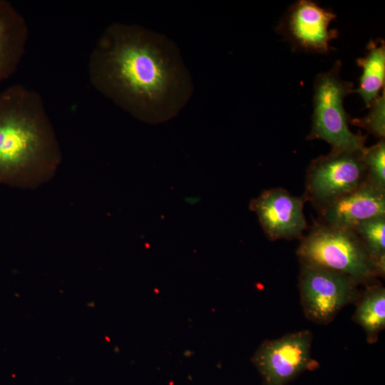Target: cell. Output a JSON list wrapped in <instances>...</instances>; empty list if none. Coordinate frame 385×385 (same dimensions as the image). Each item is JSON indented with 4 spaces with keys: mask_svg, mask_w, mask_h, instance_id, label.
<instances>
[{
    "mask_svg": "<svg viewBox=\"0 0 385 385\" xmlns=\"http://www.w3.org/2000/svg\"><path fill=\"white\" fill-rule=\"evenodd\" d=\"M353 230L371 259L378 277L385 276V215L374 217L356 225Z\"/></svg>",
    "mask_w": 385,
    "mask_h": 385,
    "instance_id": "obj_14",
    "label": "cell"
},
{
    "mask_svg": "<svg viewBox=\"0 0 385 385\" xmlns=\"http://www.w3.org/2000/svg\"><path fill=\"white\" fill-rule=\"evenodd\" d=\"M356 62L362 68V74L359 79V86L354 92L359 93L366 107L369 108L372 102L379 96L381 88H384V41L380 38L371 41L367 46L366 56L358 58Z\"/></svg>",
    "mask_w": 385,
    "mask_h": 385,
    "instance_id": "obj_13",
    "label": "cell"
},
{
    "mask_svg": "<svg viewBox=\"0 0 385 385\" xmlns=\"http://www.w3.org/2000/svg\"><path fill=\"white\" fill-rule=\"evenodd\" d=\"M362 160L366 170V180L376 187L385 190V140L362 151Z\"/></svg>",
    "mask_w": 385,
    "mask_h": 385,
    "instance_id": "obj_15",
    "label": "cell"
},
{
    "mask_svg": "<svg viewBox=\"0 0 385 385\" xmlns=\"http://www.w3.org/2000/svg\"><path fill=\"white\" fill-rule=\"evenodd\" d=\"M370 111L363 118L350 120L351 125L362 128L379 139L385 137V91L369 106Z\"/></svg>",
    "mask_w": 385,
    "mask_h": 385,
    "instance_id": "obj_16",
    "label": "cell"
},
{
    "mask_svg": "<svg viewBox=\"0 0 385 385\" xmlns=\"http://www.w3.org/2000/svg\"><path fill=\"white\" fill-rule=\"evenodd\" d=\"M61 160L41 95L21 84L0 93V185L38 188L53 177Z\"/></svg>",
    "mask_w": 385,
    "mask_h": 385,
    "instance_id": "obj_2",
    "label": "cell"
},
{
    "mask_svg": "<svg viewBox=\"0 0 385 385\" xmlns=\"http://www.w3.org/2000/svg\"><path fill=\"white\" fill-rule=\"evenodd\" d=\"M29 28L7 0H0V83L17 69L26 51Z\"/></svg>",
    "mask_w": 385,
    "mask_h": 385,
    "instance_id": "obj_11",
    "label": "cell"
},
{
    "mask_svg": "<svg viewBox=\"0 0 385 385\" xmlns=\"http://www.w3.org/2000/svg\"><path fill=\"white\" fill-rule=\"evenodd\" d=\"M88 73L97 91L148 123L175 117L193 92L176 43L137 24L107 26L90 54Z\"/></svg>",
    "mask_w": 385,
    "mask_h": 385,
    "instance_id": "obj_1",
    "label": "cell"
},
{
    "mask_svg": "<svg viewBox=\"0 0 385 385\" xmlns=\"http://www.w3.org/2000/svg\"><path fill=\"white\" fill-rule=\"evenodd\" d=\"M298 287L306 318L330 323L346 305L356 304L361 290L349 276L314 262L299 260Z\"/></svg>",
    "mask_w": 385,
    "mask_h": 385,
    "instance_id": "obj_5",
    "label": "cell"
},
{
    "mask_svg": "<svg viewBox=\"0 0 385 385\" xmlns=\"http://www.w3.org/2000/svg\"><path fill=\"white\" fill-rule=\"evenodd\" d=\"M306 202L302 196H294L287 190L275 188L262 191L250 201V209L257 215L267 237L301 240L308 225L304 214Z\"/></svg>",
    "mask_w": 385,
    "mask_h": 385,
    "instance_id": "obj_8",
    "label": "cell"
},
{
    "mask_svg": "<svg viewBox=\"0 0 385 385\" xmlns=\"http://www.w3.org/2000/svg\"><path fill=\"white\" fill-rule=\"evenodd\" d=\"M342 63L335 62L329 71L317 75L314 83L313 114L311 130L307 140H323L331 150H362L367 135L361 131L351 132L349 116L344 108V98L354 93V85L342 78Z\"/></svg>",
    "mask_w": 385,
    "mask_h": 385,
    "instance_id": "obj_4",
    "label": "cell"
},
{
    "mask_svg": "<svg viewBox=\"0 0 385 385\" xmlns=\"http://www.w3.org/2000/svg\"><path fill=\"white\" fill-rule=\"evenodd\" d=\"M362 151L331 150L313 159L306 173V202L319 211L356 188L366 178Z\"/></svg>",
    "mask_w": 385,
    "mask_h": 385,
    "instance_id": "obj_6",
    "label": "cell"
},
{
    "mask_svg": "<svg viewBox=\"0 0 385 385\" xmlns=\"http://www.w3.org/2000/svg\"><path fill=\"white\" fill-rule=\"evenodd\" d=\"M336 17L334 13L314 1L299 0L287 10L278 31L296 48L324 53L329 50V42L338 36L337 30L329 29Z\"/></svg>",
    "mask_w": 385,
    "mask_h": 385,
    "instance_id": "obj_9",
    "label": "cell"
},
{
    "mask_svg": "<svg viewBox=\"0 0 385 385\" xmlns=\"http://www.w3.org/2000/svg\"><path fill=\"white\" fill-rule=\"evenodd\" d=\"M312 340V332L304 329L262 342L252 362L263 385H287L306 370L318 367L311 354Z\"/></svg>",
    "mask_w": 385,
    "mask_h": 385,
    "instance_id": "obj_7",
    "label": "cell"
},
{
    "mask_svg": "<svg viewBox=\"0 0 385 385\" xmlns=\"http://www.w3.org/2000/svg\"><path fill=\"white\" fill-rule=\"evenodd\" d=\"M318 221L353 230L366 220L385 215V190L365 180L354 190L320 210Z\"/></svg>",
    "mask_w": 385,
    "mask_h": 385,
    "instance_id": "obj_10",
    "label": "cell"
},
{
    "mask_svg": "<svg viewBox=\"0 0 385 385\" xmlns=\"http://www.w3.org/2000/svg\"><path fill=\"white\" fill-rule=\"evenodd\" d=\"M352 320L361 326L369 344L377 342L385 328V288L379 282L364 286L360 292Z\"/></svg>",
    "mask_w": 385,
    "mask_h": 385,
    "instance_id": "obj_12",
    "label": "cell"
},
{
    "mask_svg": "<svg viewBox=\"0 0 385 385\" xmlns=\"http://www.w3.org/2000/svg\"><path fill=\"white\" fill-rule=\"evenodd\" d=\"M300 240L296 251L299 260L344 273L359 285L377 282L375 266L353 230L314 220L309 233Z\"/></svg>",
    "mask_w": 385,
    "mask_h": 385,
    "instance_id": "obj_3",
    "label": "cell"
}]
</instances>
